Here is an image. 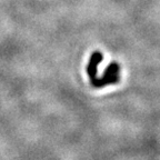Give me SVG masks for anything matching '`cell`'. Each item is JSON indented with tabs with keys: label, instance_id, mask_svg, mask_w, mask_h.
<instances>
[{
	"label": "cell",
	"instance_id": "1",
	"mask_svg": "<svg viewBox=\"0 0 160 160\" xmlns=\"http://www.w3.org/2000/svg\"><path fill=\"white\" fill-rule=\"evenodd\" d=\"M102 58H103L102 53H101V51H99V50H95V51L91 53V56H90L89 62H88V66H87V75L89 76L90 80L97 78L98 67H99L100 62L102 61Z\"/></svg>",
	"mask_w": 160,
	"mask_h": 160
},
{
	"label": "cell",
	"instance_id": "3",
	"mask_svg": "<svg viewBox=\"0 0 160 160\" xmlns=\"http://www.w3.org/2000/svg\"><path fill=\"white\" fill-rule=\"evenodd\" d=\"M119 73H120V66L117 62H111L106 68L102 76H106V77H115V76H119Z\"/></svg>",
	"mask_w": 160,
	"mask_h": 160
},
{
	"label": "cell",
	"instance_id": "2",
	"mask_svg": "<svg viewBox=\"0 0 160 160\" xmlns=\"http://www.w3.org/2000/svg\"><path fill=\"white\" fill-rule=\"evenodd\" d=\"M120 80L119 76H115V77H106V76H102L100 78H95V79H91V86L93 88H102L106 87V86L109 85H115V83H118Z\"/></svg>",
	"mask_w": 160,
	"mask_h": 160
}]
</instances>
